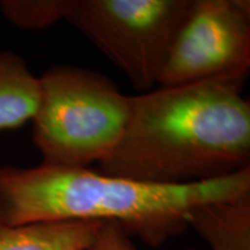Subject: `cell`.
<instances>
[{
  "mask_svg": "<svg viewBox=\"0 0 250 250\" xmlns=\"http://www.w3.org/2000/svg\"><path fill=\"white\" fill-rule=\"evenodd\" d=\"M101 221H58L8 226L0 223V250H81L98 235Z\"/></svg>",
  "mask_w": 250,
  "mask_h": 250,
  "instance_id": "7",
  "label": "cell"
},
{
  "mask_svg": "<svg viewBox=\"0 0 250 250\" xmlns=\"http://www.w3.org/2000/svg\"><path fill=\"white\" fill-rule=\"evenodd\" d=\"M191 4L192 0H68L65 21L145 93L158 87L168 50Z\"/></svg>",
  "mask_w": 250,
  "mask_h": 250,
  "instance_id": "4",
  "label": "cell"
},
{
  "mask_svg": "<svg viewBox=\"0 0 250 250\" xmlns=\"http://www.w3.org/2000/svg\"><path fill=\"white\" fill-rule=\"evenodd\" d=\"M246 81L215 78L129 96L123 136L99 171L137 182L183 186L249 168Z\"/></svg>",
  "mask_w": 250,
  "mask_h": 250,
  "instance_id": "1",
  "label": "cell"
},
{
  "mask_svg": "<svg viewBox=\"0 0 250 250\" xmlns=\"http://www.w3.org/2000/svg\"><path fill=\"white\" fill-rule=\"evenodd\" d=\"M81 250H136V247L120 224L104 221L94 241Z\"/></svg>",
  "mask_w": 250,
  "mask_h": 250,
  "instance_id": "10",
  "label": "cell"
},
{
  "mask_svg": "<svg viewBox=\"0 0 250 250\" xmlns=\"http://www.w3.org/2000/svg\"><path fill=\"white\" fill-rule=\"evenodd\" d=\"M39 95V78L26 62L14 52L0 51V130L17 129L33 120Z\"/></svg>",
  "mask_w": 250,
  "mask_h": 250,
  "instance_id": "8",
  "label": "cell"
},
{
  "mask_svg": "<svg viewBox=\"0 0 250 250\" xmlns=\"http://www.w3.org/2000/svg\"><path fill=\"white\" fill-rule=\"evenodd\" d=\"M250 191V167L224 179L164 186L109 176L89 168L41 164L0 168V223L115 221L129 236L159 247L188 228L196 206Z\"/></svg>",
  "mask_w": 250,
  "mask_h": 250,
  "instance_id": "2",
  "label": "cell"
},
{
  "mask_svg": "<svg viewBox=\"0 0 250 250\" xmlns=\"http://www.w3.org/2000/svg\"><path fill=\"white\" fill-rule=\"evenodd\" d=\"M33 142L42 164L88 168L114 151L129 120V96L100 72L57 65L39 78Z\"/></svg>",
  "mask_w": 250,
  "mask_h": 250,
  "instance_id": "3",
  "label": "cell"
},
{
  "mask_svg": "<svg viewBox=\"0 0 250 250\" xmlns=\"http://www.w3.org/2000/svg\"><path fill=\"white\" fill-rule=\"evenodd\" d=\"M250 71L249 0H192L175 34L158 87L246 78Z\"/></svg>",
  "mask_w": 250,
  "mask_h": 250,
  "instance_id": "5",
  "label": "cell"
},
{
  "mask_svg": "<svg viewBox=\"0 0 250 250\" xmlns=\"http://www.w3.org/2000/svg\"><path fill=\"white\" fill-rule=\"evenodd\" d=\"M2 14L22 29H43L65 20L68 0H5L0 2Z\"/></svg>",
  "mask_w": 250,
  "mask_h": 250,
  "instance_id": "9",
  "label": "cell"
},
{
  "mask_svg": "<svg viewBox=\"0 0 250 250\" xmlns=\"http://www.w3.org/2000/svg\"><path fill=\"white\" fill-rule=\"evenodd\" d=\"M188 227L211 250H250V191L196 206L188 218Z\"/></svg>",
  "mask_w": 250,
  "mask_h": 250,
  "instance_id": "6",
  "label": "cell"
}]
</instances>
